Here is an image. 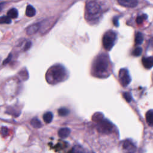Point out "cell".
<instances>
[{"label": "cell", "mask_w": 153, "mask_h": 153, "mask_svg": "<svg viewBox=\"0 0 153 153\" xmlns=\"http://www.w3.org/2000/svg\"><path fill=\"white\" fill-rule=\"evenodd\" d=\"M119 77L120 83L121 85L123 87L128 86L131 82V77L130 76L129 71L126 68H123L120 69L119 74Z\"/></svg>", "instance_id": "8992f818"}, {"label": "cell", "mask_w": 153, "mask_h": 153, "mask_svg": "<svg viewBox=\"0 0 153 153\" xmlns=\"http://www.w3.org/2000/svg\"><path fill=\"white\" fill-rule=\"evenodd\" d=\"M147 19V16L146 14H142L141 16H139L137 18V24L140 25Z\"/></svg>", "instance_id": "7402d4cb"}, {"label": "cell", "mask_w": 153, "mask_h": 153, "mask_svg": "<svg viewBox=\"0 0 153 153\" xmlns=\"http://www.w3.org/2000/svg\"><path fill=\"white\" fill-rule=\"evenodd\" d=\"M31 124L32 126L35 129H40L42 127V123L41 121L37 117L33 118L31 121Z\"/></svg>", "instance_id": "5bb4252c"}, {"label": "cell", "mask_w": 153, "mask_h": 153, "mask_svg": "<svg viewBox=\"0 0 153 153\" xmlns=\"http://www.w3.org/2000/svg\"><path fill=\"white\" fill-rule=\"evenodd\" d=\"M113 124L106 119H103L97 123V129L100 133L104 134H108L113 130Z\"/></svg>", "instance_id": "5b68a950"}, {"label": "cell", "mask_w": 153, "mask_h": 153, "mask_svg": "<svg viewBox=\"0 0 153 153\" xmlns=\"http://www.w3.org/2000/svg\"><path fill=\"white\" fill-rule=\"evenodd\" d=\"M117 39V34L113 31L106 32L103 37V46L105 49L110 51L113 47Z\"/></svg>", "instance_id": "277c9868"}, {"label": "cell", "mask_w": 153, "mask_h": 153, "mask_svg": "<svg viewBox=\"0 0 153 153\" xmlns=\"http://www.w3.org/2000/svg\"><path fill=\"white\" fill-rule=\"evenodd\" d=\"M41 28L40 23H36L28 27L26 30V34L28 35H32L37 33Z\"/></svg>", "instance_id": "9c48e42d"}, {"label": "cell", "mask_w": 153, "mask_h": 153, "mask_svg": "<svg viewBox=\"0 0 153 153\" xmlns=\"http://www.w3.org/2000/svg\"><path fill=\"white\" fill-rule=\"evenodd\" d=\"M69 113V111L67 108H60L58 110L59 115L62 117L67 116L68 115Z\"/></svg>", "instance_id": "44dd1931"}, {"label": "cell", "mask_w": 153, "mask_h": 153, "mask_svg": "<svg viewBox=\"0 0 153 153\" xmlns=\"http://www.w3.org/2000/svg\"><path fill=\"white\" fill-rule=\"evenodd\" d=\"M146 121L150 126H153V111L150 110L146 114Z\"/></svg>", "instance_id": "4fadbf2b"}, {"label": "cell", "mask_w": 153, "mask_h": 153, "mask_svg": "<svg viewBox=\"0 0 153 153\" xmlns=\"http://www.w3.org/2000/svg\"><path fill=\"white\" fill-rule=\"evenodd\" d=\"M36 14V10L35 8L31 5H28L26 8V15L29 17H34Z\"/></svg>", "instance_id": "7c38bea8"}, {"label": "cell", "mask_w": 153, "mask_h": 153, "mask_svg": "<svg viewBox=\"0 0 153 153\" xmlns=\"http://www.w3.org/2000/svg\"><path fill=\"white\" fill-rule=\"evenodd\" d=\"M124 99L128 102H130L132 101V96L129 92H124L123 94Z\"/></svg>", "instance_id": "cb8c5ba5"}, {"label": "cell", "mask_w": 153, "mask_h": 153, "mask_svg": "<svg viewBox=\"0 0 153 153\" xmlns=\"http://www.w3.org/2000/svg\"><path fill=\"white\" fill-rule=\"evenodd\" d=\"M0 61H1V58H0Z\"/></svg>", "instance_id": "f546056e"}, {"label": "cell", "mask_w": 153, "mask_h": 153, "mask_svg": "<svg viewBox=\"0 0 153 153\" xmlns=\"http://www.w3.org/2000/svg\"><path fill=\"white\" fill-rule=\"evenodd\" d=\"M4 5V3H1V4H0V12H1L3 10Z\"/></svg>", "instance_id": "f1b7e54d"}, {"label": "cell", "mask_w": 153, "mask_h": 153, "mask_svg": "<svg viewBox=\"0 0 153 153\" xmlns=\"http://www.w3.org/2000/svg\"><path fill=\"white\" fill-rule=\"evenodd\" d=\"M142 53V49L141 47H137L132 52V55L134 56H139Z\"/></svg>", "instance_id": "603a6c76"}, {"label": "cell", "mask_w": 153, "mask_h": 153, "mask_svg": "<svg viewBox=\"0 0 153 153\" xmlns=\"http://www.w3.org/2000/svg\"><path fill=\"white\" fill-rule=\"evenodd\" d=\"M68 72L65 68L60 64L51 66L47 71L46 78L50 84H56L64 82L68 78Z\"/></svg>", "instance_id": "7a4b0ae2"}, {"label": "cell", "mask_w": 153, "mask_h": 153, "mask_svg": "<svg viewBox=\"0 0 153 153\" xmlns=\"http://www.w3.org/2000/svg\"><path fill=\"white\" fill-rule=\"evenodd\" d=\"M71 153H86L84 148L80 145H75L72 150Z\"/></svg>", "instance_id": "d6986e66"}, {"label": "cell", "mask_w": 153, "mask_h": 153, "mask_svg": "<svg viewBox=\"0 0 153 153\" xmlns=\"http://www.w3.org/2000/svg\"><path fill=\"white\" fill-rule=\"evenodd\" d=\"M70 133H71V130L69 128H61L59 130L58 134H59V137L60 138L64 139V138H66L69 136Z\"/></svg>", "instance_id": "8fae6325"}, {"label": "cell", "mask_w": 153, "mask_h": 153, "mask_svg": "<svg viewBox=\"0 0 153 153\" xmlns=\"http://www.w3.org/2000/svg\"><path fill=\"white\" fill-rule=\"evenodd\" d=\"M103 119H104V114L101 113H96L92 117L93 121H94L97 123L98 122L101 121Z\"/></svg>", "instance_id": "e0dca14e"}, {"label": "cell", "mask_w": 153, "mask_h": 153, "mask_svg": "<svg viewBox=\"0 0 153 153\" xmlns=\"http://www.w3.org/2000/svg\"><path fill=\"white\" fill-rule=\"evenodd\" d=\"M143 40V37L142 34L141 32H137L135 36V39H134V41H135V43L137 45H140L142 43Z\"/></svg>", "instance_id": "ac0fdd59"}, {"label": "cell", "mask_w": 153, "mask_h": 153, "mask_svg": "<svg viewBox=\"0 0 153 153\" xmlns=\"http://www.w3.org/2000/svg\"><path fill=\"white\" fill-rule=\"evenodd\" d=\"M142 64L145 68L150 69L153 67V56L143 58L142 60Z\"/></svg>", "instance_id": "30bf717a"}, {"label": "cell", "mask_w": 153, "mask_h": 153, "mask_svg": "<svg viewBox=\"0 0 153 153\" xmlns=\"http://www.w3.org/2000/svg\"><path fill=\"white\" fill-rule=\"evenodd\" d=\"M123 150L124 153H135L137 147L130 140H126L123 143Z\"/></svg>", "instance_id": "52a82bcc"}, {"label": "cell", "mask_w": 153, "mask_h": 153, "mask_svg": "<svg viewBox=\"0 0 153 153\" xmlns=\"http://www.w3.org/2000/svg\"><path fill=\"white\" fill-rule=\"evenodd\" d=\"M111 64L108 56L106 54H100L93 60L92 72L95 77L105 78L110 74Z\"/></svg>", "instance_id": "6da1fadb"}, {"label": "cell", "mask_w": 153, "mask_h": 153, "mask_svg": "<svg viewBox=\"0 0 153 153\" xmlns=\"http://www.w3.org/2000/svg\"><path fill=\"white\" fill-rule=\"evenodd\" d=\"M114 23L115 26H118L119 25V23H118V19H117V18H116V19H114Z\"/></svg>", "instance_id": "83f0119b"}, {"label": "cell", "mask_w": 153, "mask_h": 153, "mask_svg": "<svg viewBox=\"0 0 153 153\" xmlns=\"http://www.w3.org/2000/svg\"><path fill=\"white\" fill-rule=\"evenodd\" d=\"M53 118V114L51 112L46 113L43 115V120L46 123H50Z\"/></svg>", "instance_id": "2e32d148"}, {"label": "cell", "mask_w": 153, "mask_h": 153, "mask_svg": "<svg viewBox=\"0 0 153 153\" xmlns=\"http://www.w3.org/2000/svg\"><path fill=\"white\" fill-rule=\"evenodd\" d=\"M12 55H11V54H10V55H8V56L7 57V58L4 61V62H3V64L4 65H5V64H8V63L9 62H10V60H11V59H12Z\"/></svg>", "instance_id": "4316f807"}, {"label": "cell", "mask_w": 153, "mask_h": 153, "mask_svg": "<svg viewBox=\"0 0 153 153\" xmlns=\"http://www.w3.org/2000/svg\"><path fill=\"white\" fill-rule=\"evenodd\" d=\"M7 16L10 18V19H15L18 16V11L16 8H11L10 10H8L7 13Z\"/></svg>", "instance_id": "9a60e30c"}, {"label": "cell", "mask_w": 153, "mask_h": 153, "mask_svg": "<svg viewBox=\"0 0 153 153\" xmlns=\"http://www.w3.org/2000/svg\"><path fill=\"white\" fill-rule=\"evenodd\" d=\"M120 5L125 7L134 8L138 5V0H117Z\"/></svg>", "instance_id": "ba28073f"}, {"label": "cell", "mask_w": 153, "mask_h": 153, "mask_svg": "<svg viewBox=\"0 0 153 153\" xmlns=\"http://www.w3.org/2000/svg\"><path fill=\"white\" fill-rule=\"evenodd\" d=\"M92 153H93V152H92Z\"/></svg>", "instance_id": "4dcf8cb0"}, {"label": "cell", "mask_w": 153, "mask_h": 153, "mask_svg": "<svg viewBox=\"0 0 153 153\" xmlns=\"http://www.w3.org/2000/svg\"><path fill=\"white\" fill-rule=\"evenodd\" d=\"M101 12V6L95 1H89L86 4L85 16L88 21L97 20Z\"/></svg>", "instance_id": "3957f363"}, {"label": "cell", "mask_w": 153, "mask_h": 153, "mask_svg": "<svg viewBox=\"0 0 153 153\" xmlns=\"http://www.w3.org/2000/svg\"><path fill=\"white\" fill-rule=\"evenodd\" d=\"M12 23V20L8 16L0 17V24H10Z\"/></svg>", "instance_id": "ffe728a7"}, {"label": "cell", "mask_w": 153, "mask_h": 153, "mask_svg": "<svg viewBox=\"0 0 153 153\" xmlns=\"http://www.w3.org/2000/svg\"><path fill=\"white\" fill-rule=\"evenodd\" d=\"M8 129L6 127H3L1 129V133L3 137H6L7 136L8 134Z\"/></svg>", "instance_id": "d4e9b609"}, {"label": "cell", "mask_w": 153, "mask_h": 153, "mask_svg": "<svg viewBox=\"0 0 153 153\" xmlns=\"http://www.w3.org/2000/svg\"><path fill=\"white\" fill-rule=\"evenodd\" d=\"M32 42L30 41H27L25 44V46H24V47H23V50L24 51H27V50H28L32 46Z\"/></svg>", "instance_id": "484cf974"}]
</instances>
